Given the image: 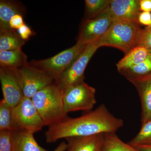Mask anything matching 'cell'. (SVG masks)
Masks as SVG:
<instances>
[{"label": "cell", "mask_w": 151, "mask_h": 151, "mask_svg": "<svg viewBox=\"0 0 151 151\" xmlns=\"http://www.w3.org/2000/svg\"><path fill=\"white\" fill-rule=\"evenodd\" d=\"M139 24L137 22L128 21L113 22L107 32L97 40V45L99 47H115L127 54L139 46L143 30Z\"/></svg>", "instance_id": "obj_2"}, {"label": "cell", "mask_w": 151, "mask_h": 151, "mask_svg": "<svg viewBox=\"0 0 151 151\" xmlns=\"http://www.w3.org/2000/svg\"><path fill=\"white\" fill-rule=\"evenodd\" d=\"M12 119V131L24 130L34 134L45 126L31 98L28 97H24L13 108Z\"/></svg>", "instance_id": "obj_7"}, {"label": "cell", "mask_w": 151, "mask_h": 151, "mask_svg": "<svg viewBox=\"0 0 151 151\" xmlns=\"http://www.w3.org/2000/svg\"><path fill=\"white\" fill-rule=\"evenodd\" d=\"M150 54V51L145 47H136L116 64L117 69L118 70L138 65L145 60Z\"/></svg>", "instance_id": "obj_18"}, {"label": "cell", "mask_w": 151, "mask_h": 151, "mask_svg": "<svg viewBox=\"0 0 151 151\" xmlns=\"http://www.w3.org/2000/svg\"><path fill=\"white\" fill-rule=\"evenodd\" d=\"M119 73L132 83L151 75V54L142 62L138 65L118 70Z\"/></svg>", "instance_id": "obj_17"}, {"label": "cell", "mask_w": 151, "mask_h": 151, "mask_svg": "<svg viewBox=\"0 0 151 151\" xmlns=\"http://www.w3.org/2000/svg\"><path fill=\"white\" fill-rule=\"evenodd\" d=\"M140 151H151V145H141L133 146Z\"/></svg>", "instance_id": "obj_29"}, {"label": "cell", "mask_w": 151, "mask_h": 151, "mask_svg": "<svg viewBox=\"0 0 151 151\" xmlns=\"http://www.w3.org/2000/svg\"><path fill=\"white\" fill-rule=\"evenodd\" d=\"M145 30L149 33L151 34V27H148L145 29Z\"/></svg>", "instance_id": "obj_31"}, {"label": "cell", "mask_w": 151, "mask_h": 151, "mask_svg": "<svg viewBox=\"0 0 151 151\" xmlns=\"http://www.w3.org/2000/svg\"><path fill=\"white\" fill-rule=\"evenodd\" d=\"M25 9L19 2L16 1L1 0L0 1V31L10 29V21L17 14L23 16Z\"/></svg>", "instance_id": "obj_15"}, {"label": "cell", "mask_w": 151, "mask_h": 151, "mask_svg": "<svg viewBox=\"0 0 151 151\" xmlns=\"http://www.w3.org/2000/svg\"><path fill=\"white\" fill-rule=\"evenodd\" d=\"M0 81L3 98L12 108L24 97L15 69L0 68Z\"/></svg>", "instance_id": "obj_10"}, {"label": "cell", "mask_w": 151, "mask_h": 151, "mask_svg": "<svg viewBox=\"0 0 151 151\" xmlns=\"http://www.w3.org/2000/svg\"><path fill=\"white\" fill-rule=\"evenodd\" d=\"M139 94L142 105V124L151 121V75L132 82Z\"/></svg>", "instance_id": "obj_13"}, {"label": "cell", "mask_w": 151, "mask_h": 151, "mask_svg": "<svg viewBox=\"0 0 151 151\" xmlns=\"http://www.w3.org/2000/svg\"><path fill=\"white\" fill-rule=\"evenodd\" d=\"M67 147V143L65 141H62L53 151H65Z\"/></svg>", "instance_id": "obj_30"}, {"label": "cell", "mask_w": 151, "mask_h": 151, "mask_svg": "<svg viewBox=\"0 0 151 151\" xmlns=\"http://www.w3.org/2000/svg\"><path fill=\"white\" fill-rule=\"evenodd\" d=\"M12 151H48L41 147L34 134L22 130L12 131Z\"/></svg>", "instance_id": "obj_14"}, {"label": "cell", "mask_w": 151, "mask_h": 151, "mask_svg": "<svg viewBox=\"0 0 151 151\" xmlns=\"http://www.w3.org/2000/svg\"><path fill=\"white\" fill-rule=\"evenodd\" d=\"M124 125L122 119L114 116L104 104H102L79 117L68 116L49 126L45 136L47 143H53L71 137L116 133Z\"/></svg>", "instance_id": "obj_1"}, {"label": "cell", "mask_w": 151, "mask_h": 151, "mask_svg": "<svg viewBox=\"0 0 151 151\" xmlns=\"http://www.w3.org/2000/svg\"><path fill=\"white\" fill-rule=\"evenodd\" d=\"M129 144L132 146L151 145V121L142 124L140 130Z\"/></svg>", "instance_id": "obj_23"}, {"label": "cell", "mask_w": 151, "mask_h": 151, "mask_svg": "<svg viewBox=\"0 0 151 151\" xmlns=\"http://www.w3.org/2000/svg\"><path fill=\"white\" fill-rule=\"evenodd\" d=\"M150 53L151 54V50H150Z\"/></svg>", "instance_id": "obj_32"}, {"label": "cell", "mask_w": 151, "mask_h": 151, "mask_svg": "<svg viewBox=\"0 0 151 151\" xmlns=\"http://www.w3.org/2000/svg\"><path fill=\"white\" fill-rule=\"evenodd\" d=\"M85 19L95 18L104 12L109 0H85Z\"/></svg>", "instance_id": "obj_21"}, {"label": "cell", "mask_w": 151, "mask_h": 151, "mask_svg": "<svg viewBox=\"0 0 151 151\" xmlns=\"http://www.w3.org/2000/svg\"><path fill=\"white\" fill-rule=\"evenodd\" d=\"M15 70L25 97L32 98L39 91L55 83L52 76L30 63Z\"/></svg>", "instance_id": "obj_5"}, {"label": "cell", "mask_w": 151, "mask_h": 151, "mask_svg": "<svg viewBox=\"0 0 151 151\" xmlns=\"http://www.w3.org/2000/svg\"><path fill=\"white\" fill-rule=\"evenodd\" d=\"M139 0H109L105 11L116 21L138 22L140 13Z\"/></svg>", "instance_id": "obj_11"}, {"label": "cell", "mask_w": 151, "mask_h": 151, "mask_svg": "<svg viewBox=\"0 0 151 151\" xmlns=\"http://www.w3.org/2000/svg\"><path fill=\"white\" fill-rule=\"evenodd\" d=\"M27 58L22 49L0 51V67L16 69L27 65Z\"/></svg>", "instance_id": "obj_16"}, {"label": "cell", "mask_w": 151, "mask_h": 151, "mask_svg": "<svg viewBox=\"0 0 151 151\" xmlns=\"http://www.w3.org/2000/svg\"><path fill=\"white\" fill-rule=\"evenodd\" d=\"M26 42L15 30L0 31V51L22 49Z\"/></svg>", "instance_id": "obj_19"}, {"label": "cell", "mask_w": 151, "mask_h": 151, "mask_svg": "<svg viewBox=\"0 0 151 151\" xmlns=\"http://www.w3.org/2000/svg\"><path fill=\"white\" fill-rule=\"evenodd\" d=\"M140 9L143 12H151V0H140Z\"/></svg>", "instance_id": "obj_28"}, {"label": "cell", "mask_w": 151, "mask_h": 151, "mask_svg": "<svg viewBox=\"0 0 151 151\" xmlns=\"http://www.w3.org/2000/svg\"><path fill=\"white\" fill-rule=\"evenodd\" d=\"M101 151H140L129 143L124 142L116 133L104 134V142Z\"/></svg>", "instance_id": "obj_20"}, {"label": "cell", "mask_w": 151, "mask_h": 151, "mask_svg": "<svg viewBox=\"0 0 151 151\" xmlns=\"http://www.w3.org/2000/svg\"><path fill=\"white\" fill-rule=\"evenodd\" d=\"M113 19L106 12L92 19L82 22L77 42L88 45L98 40L107 32L113 23Z\"/></svg>", "instance_id": "obj_9"}, {"label": "cell", "mask_w": 151, "mask_h": 151, "mask_svg": "<svg viewBox=\"0 0 151 151\" xmlns=\"http://www.w3.org/2000/svg\"><path fill=\"white\" fill-rule=\"evenodd\" d=\"M17 32L22 39L26 41L29 40L31 37L35 35V32L26 24L21 27Z\"/></svg>", "instance_id": "obj_25"}, {"label": "cell", "mask_w": 151, "mask_h": 151, "mask_svg": "<svg viewBox=\"0 0 151 151\" xmlns=\"http://www.w3.org/2000/svg\"><path fill=\"white\" fill-rule=\"evenodd\" d=\"M97 40L87 45L73 63L56 78L55 84L63 91L84 81V73L89 60L97 49Z\"/></svg>", "instance_id": "obj_6"}, {"label": "cell", "mask_w": 151, "mask_h": 151, "mask_svg": "<svg viewBox=\"0 0 151 151\" xmlns=\"http://www.w3.org/2000/svg\"><path fill=\"white\" fill-rule=\"evenodd\" d=\"M63 100L65 113L92 111L97 103L96 89L84 81L63 90Z\"/></svg>", "instance_id": "obj_4"}, {"label": "cell", "mask_w": 151, "mask_h": 151, "mask_svg": "<svg viewBox=\"0 0 151 151\" xmlns=\"http://www.w3.org/2000/svg\"><path fill=\"white\" fill-rule=\"evenodd\" d=\"M104 134L66 138L67 147L65 151H101Z\"/></svg>", "instance_id": "obj_12"}, {"label": "cell", "mask_w": 151, "mask_h": 151, "mask_svg": "<svg viewBox=\"0 0 151 151\" xmlns=\"http://www.w3.org/2000/svg\"><path fill=\"white\" fill-rule=\"evenodd\" d=\"M138 22L139 24L151 27V14L148 12H142L139 15Z\"/></svg>", "instance_id": "obj_27"}, {"label": "cell", "mask_w": 151, "mask_h": 151, "mask_svg": "<svg viewBox=\"0 0 151 151\" xmlns=\"http://www.w3.org/2000/svg\"><path fill=\"white\" fill-rule=\"evenodd\" d=\"M24 24L23 16L20 14H17L14 16L11 19L9 22L11 28L15 30H17Z\"/></svg>", "instance_id": "obj_26"}, {"label": "cell", "mask_w": 151, "mask_h": 151, "mask_svg": "<svg viewBox=\"0 0 151 151\" xmlns=\"http://www.w3.org/2000/svg\"><path fill=\"white\" fill-rule=\"evenodd\" d=\"M12 107L4 99L0 102V131H12Z\"/></svg>", "instance_id": "obj_22"}, {"label": "cell", "mask_w": 151, "mask_h": 151, "mask_svg": "<svg viewBox=\"0 0 151 151\" xmlns=\"http://www.w3.org/2000/svg\"><path fill=\"white\" fill-rule=\"evenodd\" d=\"M87 45L76 42L75 45L47 59L34 60L31 64L45 70L56 78L72 63Z\"/></svg>", "instance_id": "obj_8"}, {"label": "cell", "mask_w": 151, "mask_h": 151, "mask_svg": "<svg viewBox=\"0 0 151 151\" xmlns=\"http://www.w3.org/2000/svg\"><path fill=\"white\" fill-rule=\"evenodd\" d=\"M63 92L55 83L36 93L31 98L45 126L68 117L64 111Z\"/></svg>", "instance_id": "obj_3"}, {"label": "cell", "mask_w": 151, "mask_h": 151, "mask_svg": "<svg viewBox=\"0 0 151 151\" xmlns=\"http://www.w3.org/2000/svg\"><path fill=\"white\" fill-rule=\"evenodd\" d=\"M0 151H12V131H0Z\"/></svg>", "instance_id": "obj_24"}]
</instances>
